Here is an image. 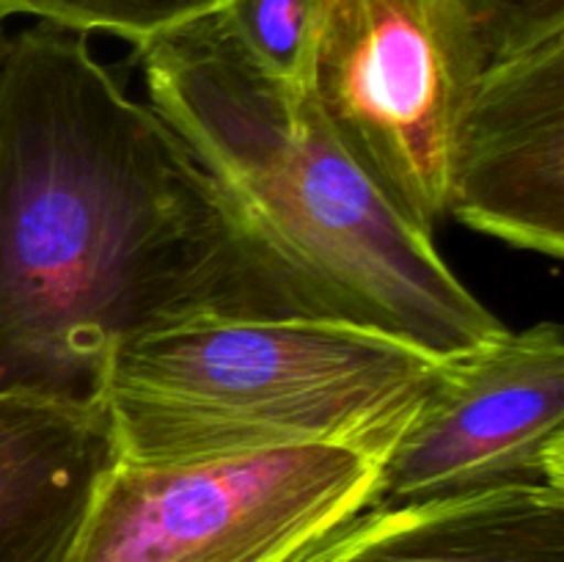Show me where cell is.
I'll return each mask as SVG.
<instances>
[{
	"mask_svg": "<svg viewBox=\"0 0 564 562\" xmlns=\"http://www.w3.org/2000/svg\"><path fill=\"white\" fill-rule=\"evenodd\" d=\"M202 317H290L218 187L86 33H0V395L97 402L116 347Z\"/></svg>",
	"mask_w": 564,
	"mask_h": 562,
	"instance_id": "6da1fadb",
	"label": "cell"
},
{
	"mask_svg": "<svg viewBox=\"0 0 564 562\" xmlns=\"http://www.w3.org/2000/svg\"><path fill=\"white\" fill-rule=\"evenodd\" d=\"M135 61L147 102L218 187L290 317L367 325L441 358L507 331L352 163L308 91L253 69L215 14Z\"/></svg>",
	"mask_w": 564,
	"mask_h": 562,
	"instance_id": "7a4b0ae2",
	"label": "cell"
},
{
	"mask_svg": "<svg viewBox=\"0 0 564 562\" xmlns=\"http://www.w3.org/2000/svg\"><path fill=\"white\" fill-rule=\"evenodd\" d=\"M446 358L367 325L202 317L110 353L97 389L113 455L220 461L286 446H350L383 461Z\"/></svg>",
	"mask_w": 564,
	"mask_h": 562,
	"instance_id": "3957f363",
	"label": "cell"
},
{
	"mask_svg": "<svg viewBox=\"0 0 564 562\" xmlns=\"http://www.w3.org/2000/svg\"><path fill=\"white\" fill-rule=\"evenodd\" d=\"M490 55L463 0H328L308 97L402 220H446L457 127Z\"/></svg>",
	"mask_w": 564,
	"mask_h": 562,
	"instance_id": "277c9868",
	"label": "cell"
},
{
	"mask_svg": "<svg viewBox=\"0 0 564 562\" xmlns=\"http://www.w3.org/2000/svg\"><path fill=\"white\" fill-rule=\"evenodd\" d=\"M378 466L330 444L165 466L113 455L58 562H286L369 505Z\"/></svg>",
	"mask_w": 564,
	"mask_h": 562,
	"instance_id": "5b68a950",
	"label": "cell"
},
{
	"mask_svg": "<svg viewBox=\"0 0 564 562\" xmlns=\"http://www.w3.org/2000/svg\"><path fill=\"white\" fill-rule=\"evenodd\" d=\"M518 485L564 488V336L501 331L446 358L383 455L369 505H416Z\"/></svg>",
	"mask_w": 564,
	"mask_h": 562,
	"instance_id": "8992f818",
	"label": "cell"
},
{
	"mask_svg": "<svg viewBox=\"0 0 564 562\" xmlns=\"http://www.w3.org/2000/svg\"><path fill=\"white\" fill-rule=\"evenodd\" d=\"M446 218L564 253V33L485 66L457 127Z\"/></svg>",
	"mask_w": 564,
	"mask_h": 562,
	"instance_id": "52a82bcc",
	"label": "cell"
},
{
	"mask_svg": "<svg viewBox=\"0 0 564 562\" xmlns=\"http://www.w3.org/2000/svg\"><path fill=\"white\" fill-rule=\"evenodd\" d=\"M286 562H564V488L367 505Z\"/></svg>",
	"mask_w": 564,
	"mask_h": 562,
	"instance_id": "ba28073f",
	"label": "cell"
},
{
	"mask_svg": "<svg viewBox=\"0 0 564 562\" xmlns=\"http://www.w3.org/2000/svg\"><path fill=\"white\" fill-rule=\"evenodd\" d=\"M110 461L99 402L0 395V562H58Z\"/></svg>",
	"mask_w": 564,
	"mask_h": 562,
	"instance_id": "9c48e42d",
	"label": "cell"
},
{
	"mask_svg": "<svg viewBox=\"0 0 564 562\" xmlns=\"http://www.w3.org/2000/svg\"><path fill=\"white\" fill-rule=\"evenodd\" d=\"M325 9L328 0H229L215 20L253 69L301 97Z\"/></svg>",
	"mask_w": 564,
	"mask_h": 562,
	"instance_id": "30bf717a",
	"label": "cell"
},
{
	"mask_svg": "<svg viewBox=\"0 0 564 562\" xmlns=\"http://www.w3.org/2000/svg\"><path fill=\"white\" fill-rule=\"evenodd\" d=\"M14 14L75 33H110L132 47L224 9L229 0H9Z\"/></svg>",
	"mask_w": 564,
	"mask_h": 562,
	"instance_id": "8fae6325",
	"label": "cell"
},
{
	"mask_svg": "<svg viewBox=\"0 0 564 562\" xmlns=\"http://www.w3.org/2000/svg\"><path fill=\"white\" fill-rule=\"evenodd\" d=\"M477 20L490 61L564 33V0H463Z\"/></svg>",
	"mask_w": 564,
	"mask_h": 562,
	"instance_id": "7c38bea8",
	"label": "cell"
},
{
	"mask_svg": "<svg viewBox=\"0 0 564 562\" xmlns=\"http://www.w3.org/2000/svg\"><path fill=\"white\" fill-rule=\"evenodd\" d=\"M11 17H17V14H14V9H11L9 0H0V33L6 31V22H9Z\"/></svg>",
	"mask_w": 564,
	"mask_h": 562,
	"instance_id": "4fadbf2b",
	"label": "cell"
}]
</instances>
